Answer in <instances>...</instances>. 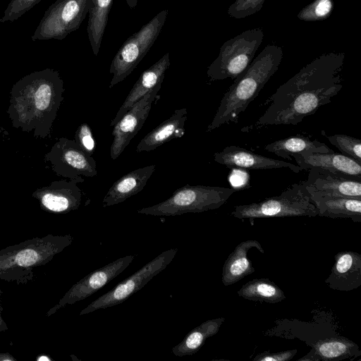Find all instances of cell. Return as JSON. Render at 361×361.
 I'll list each match as a JSON object with an SVG mask.
<instances>
[{"mask_svg":"<svg viewBox=\"0 0 361 361\" xmlns=\"http://www.w3.org/2000/svg\"><path fill=\"white\" fill-rule=\"evenodd\" d=\"M331 8V3L329 0H320L317 4L315 12L318 16L326 15Z\"/></svg>","mask_w":361,"mask_h":361,"instance_id":"cell-32","label":"cell"},{"mask_svg":"<svg viewBox=\"0 0 361 361\" xmlns=\"http://www.w3.org/2000/svg\"><path fill=\"white\" fill-rule=\"evenodd\" d=\"M186 120V109L175 110L168 119L154 128L140 141L136 147L137 152H150L174 138L181 137L185 134L184 126Z\"/></svg>","mask_w":361,"mask_h":361,"instance_id":"cell-21","label":"cell"},{"mask_svg":"<svg viewBox=\"0 0 361 361\" xmlns=\"http://www.w3.org/2000/svg\"><path fill=\"white\" fill-rule=\"evenodd\" d=\"M38 360H49V358L47 357L46 356L40 357L37 359Z\"/></svg>","mask_w":361,"mask_h":361,"instance_id":"cell-34","label":"cell"},{"mask_svg":"<svg viewBox=\"0 0 361 361\" xmlns=\"http://www.w3.org/2000/svg\"><path fill=\"white\" fill-rule=\"evenodd\" d=\"M133 259V255H127L91 272L71 288L63 303L72 304L94 294L123 272Z\"/></svg>","mask_w":361,"mask_h":361,"instance_id":"cell-12","label":"cell"},{"mask_svg":"<svg viewBox=\"0 0 361 361\" xmlns=\"http://www.w3.org/2000/svg\"><path fill=\"white\" fill-rule=\"evenodd\" d=\"M306 188L318 211V216L350 219L354 222H361V200L324 195L307 186Z\"/></svg>","mask_w":361,"mask_h":361,"instance_id":"cell-18","label":"cell"},{"mask_svg":"<svg viewBox=\"0 0 361 361\" xmlns=\"http://www.w3.org/2000/svg\"><path fill=\"white\" fill-rule=\"evenodd\" d=\"M298 350H288L279 353H269V351L258 354L253 361H288L291 360L297 353Z\"/></svg>","mask_w":361,"mask_h":361,"instance_id":"cell-30","label":"cell"},{"mask_svg":"<svg viewBox=\"0 0 361 361\" xmlns=\"http://www.w3.org/2000/svg\"><path fill=\"white\" fill-rule=\"evenodd\" d=\"M214 159L216 163L231 168L249 170L288 168L296 173L302 171L298 165L257 154L235 145L226 147L214 153Z\"/></svg>","mask_w":361,"mask_h":361,"instance_id":"cell-11","label":"cell"},{"mask_svg":"<svg viewBox=\"0 0 361 361\" xmlns=\"http://www.w3.org/2000/svg\"><path fill=\"white\" fill-rule=\"evenodd\" d=\"M307 171L304 181L307 188L324 195L361 200V181L319 167Z\"/></svg>","mask_w":361,"mask_h":361,"instance_id":"cell-13","label":"cell"},{"mask_svg":"<svg viewBox=\"0 0 361 361\" xmlns=\"http://www.w3.org/2000/svg\"><path fill=\"white\" fill-rule=\"evenodd\" d=\"M298 166L307 171L319 167L361 181V164L343 154L302 152L291 156Z\"/></svg>","mask_w":361,"mask_h":361,"instance_id":"cell-14","label":"cell"},{"mask_svg":"<svg viewBox=\"0 0 361 361\" xmlns=\"http://www.w3.org/2000/svg\"><path fill=\"white\" fill-rule=\"evenodd\" d=\"M251 249H257L262 254L264 253L259 241L247 240L239 243L228 255L222 270L221 281L224 286L235 283L255 271V269L247 258L248 252Z\"/></svg>","mask_w":361,"mask_h":361,"instance_id":"cell-20","label":"cell"},{"mask_svg":"<svg viewBox=\"0 0 361 361\" xmlns=\"http://www.w3.org/2000/svg\"><path fill=\"white\" fill-rule=\"evenodd\" d=\"M42 0H11L4 11V15L0 19V23L14 21L22 15L30 11L34 6Z\"/></svg>","mask_w":361,"mask_h":361,"instance_id":"cell-28","label":"cell"},{"mask_svg":"<svg viewBox=\"0 0 361 361\" xmlns=\"http://www.w3.org/2000/svg\"><path fill=\"white\" fill-rule=\"evenodd\" d=\"M46 159L57 175L70 180L82 176L93 178L97 174L94 159L73 140L60 138L46 155Z\"/></svg>","mask_w":361,"mask_h":361,"instance_id":"cell-9","label":"cell"},{"mask_svg":"<svg viewBox=\"0 0 361 361\" xmlns=\"http://www.w3.org/2000/svg\"><path fill=\"white\" fill-rule=\"evenodd\" d=\"M168 13V9L159 12L121 45L110 65L112 78L109 88L128 77L145 57L157 39Z\"/></svg>","mask_w":361,"mask_h":361,"instance_id":"cell-6","label":"cell"},{"mask_svg":"<svg viewBox=\"0 0 361 361\" xmlns=\"http://www.w3.org/2000/svg\"><path fill=\"white\" fill-rule=\"evenodd\" d=\"M264 149L278 157L292 160L291 156L302 152L332 153L334 150L317 140L302 135L290 136L278 140L265 146Z\"/></svg>","mask_w":361,"mask_h":361,"instance_id":"cell-23","label":"cell"},{"mask_svg":"<svg viewBox=\"0 0 361 361\" xmlns=\"http://www.w3.org/2000/svg\"><path fill=\"white\" fill-rule=\"evenodd\" d=\"M224 321V317H219L202 322L191 330L181 342L173 347L172 353L177 357L195 354L204 344L207 338L219 332Z\"/></svg>","mask_w":361,"mask_h":361,"instance_id":"cell-24","label":"cell"},{"mask_svg":"<svg viewBox=\"0 0 361 361\" xmlns=\"http://www.w3.org/2000/svg\"><path fill=\"white\" fill-rule=\"evenodd\" d=\"M336 70L335 67H312L300 72L281 85L271 96L264 113L254 124L242 130L301 123L338 94L342 85Z\"/></svg>","mask_w":361,"mask_h":361,"instance_id":"cell-1","label":"cell"},{"mask_svg":"<svg viewBox=\"0 0 361 361\" xmlns=\"http://www.w3.org/2000/svg\"><path fill=\"white\" fill-rule=\"evenodd\" d=\"M234 217L247 219L252 224L256 219L270 217L318 216L304 181L294 183L279 196L258 202L235 206L231 212Z\"/></svg>","mask_w":361,"mask_h":361,"instance_id":"cell-5","label":"cell"},{"mask_svg":"<svg viewBox=\"0 0 361 361\" xmlns=\"http://www.w3.org/2000/svg\"><path fill=\"white\" fill-rule=\"evenodd\" d=\"M356 343L343 337L331 338L317 341L309 353L307 360L338 361L360 355Z\"/></svg>","mask_w":361,"mask_h":361,"instance_id":"cell-22","label":"cell"},{"mask_svg":"<svg viewBox=\"0 0 361 361\" xmlns=\"http://www.w3.org/2000/svg\"><path fill=\"white\" fill-rule=\"evenodd\" d=\"M112 3L113 0H92L87 32L94 56L99 54Z\"/></svg>","mask_w":361,"mask_h":361,"instance_id":"cell-25","label":"cell"},{"mask_svg":"<svg viewBox=\"0 0 361 361\" xmlns=\"http://www.w3.org/2000/svg\"><path fill=\"white\" fill-rule=\"evenodd\" d=\"M75 141L90 155L94 152L95 142L92 130L87 123H82L75 132Z\"/></svg>","mask_w":361,"mask_h":361,"instance_id":"cell-29","label":"cell"},{"mask_svg":"<svg viewBox=\"0 0 361 361\" xmlns=\"http://www.w3.org/2000/svg\"><path fill=\"white\" fill-rule=\"evenodd\" d=\"M275 70L272 63L257 64L238 78L223 96L207 132L238 122L240 114L259 95Z\"/></svg>","mask_w":361,"mask_h":361,"instance_id":"cell-3","label":"cell"},{"mask_svg":"<svg viewBox=\"0 0 361 361\" xmlns=\"http://www.w3.org/2000/svg\"><path fill=\"white\" fill-rule=\"evenodd\" d=\"M325 283L333 290L350 291L361 286V255L353 251L338 252Z\"/></svg>","mask_w":361,"mask_h":361,"instance_id":"cell-16","label":"cell"},{"mask_svg":"<svg viewBox=\"0 0 361 361\" xmlns=\"http://www.w3.org/2000/svg\"><path fill=\"white\" fill-rule=\"evenodd\" d=\"M170 66L169 54H165L160 59L142 73L133 86L115 117L110 123L114 126L123 115L145 94L157 85L162 84L165 73Z\"/></svg>","mask_w":361,"mask_h":361,"instance_id":"cell-17","label":"cell"},{"mask_svg":"<svg viewBox=\"0 0 361 361\" xmlns=\"http://www.w3.org/2000/svg\"><path fill=\"white\" fill-rule=\"evenodd\" d=\"M322 134L331 145L339 149L341 154L361 164V141L360 139L343 134L326 135L324 131Z\"/></svg>","mask_w":361,"mask_h":361,"instance_id":"cell-27","label":"cell"},{"mask_svg":"<svg viewBox=\"0 0 361 361\" xmlns=\"http://www.w3.org/2000/svg\"><path fill=\"white\" fill-rule=\"evenodd\" d=\"M83 178L53 182L48 187L38 190L35 194L40 198L42 205L54 212H66L77 209L82 200V191L78 183Z\"/></svg>","mask_w":361,"mask_h":361,"instance_id":"cell-15","label":"cell"},{"mask_svg":"<svg viewBox=\"0 0 361 361\" xmlns=\"http://www.w3.org/2000/svg\"><path fill=\"white\" fill-rule=\"evenodd\" d=\"M238 296L251 301L277 303L284 299L283 291L268 279H255L245 283L238 291Z\"/></svg>","mask_w":361,"mask_h":361,"instance_id":"cell-26","label":"cell"},{"mask_svg":"<svg viewBox=\"0 0 361 361\" xmlns=\"http://www.w3.org/2000/svg\"><path fill=\"white\" fill-rule=\"evenodd\" d=\"M92 0H56L45 11L32 39H63L78 30L89 13Z\"/></svg>","mask_w":361,"mask_h":361,"instance_id":"cell-7","label":"cell"},{"mask_svg":"<svg viewBox=\"0 0 361 361\" xmlns=\"http://www.w3.org/2000/svg\"><path fill=\"white\" fill-rule=\"evenodd\" d=\"M63 92V82L59 72L53 69L36 71L21 78L11 90L7 111L13 126L46 137L56 117Z\"/></svg>","mask_w":361,"mask_h":361,"instance_id":"cell-2","label":"cell"},{"mask_svg":"<svg viewBox=\"0 0 361 361\" xmlns=\"http://www.w3.org/2000/svg\"><path fill=\"white\" fill-rule=\"evenodd\" d=\"M130 8L133 9L136 7L138 0H126Z\"/></svg>","mask_w":361,"mask_h":361,"instance_id":"cell-33","label":"cell"},{"mask_svg":"<svg viewBox=\"0 0 361 361\" xmlns=\"http://www.w3.org/2000/svg\"><path fill=\"white\" fill-rule=\"evenodd\" d=\"M39 260V253L34 249L21 250L16 257V262L23 267L36 264Z\"/></svg>","mask_w":361,"mask_h":361,"instance_id":"cell-31","label":"cell"},{"mask_svg":"<svg viewBox=\"0 0 361 361\" xmlns=\"http://www.w3.org/2000/svg\"><path fill=\"white\" fill-rule=\"evenodd\" d=\"M161 87V84L145 94L116 123L111 133L114 140L110 147V157L112 160L116 159L122 154L141 129Z\"/></svg>","mask_w":361,"mask_h":361,"instance_id":"cell-10","label":"cell"},{"mask_svg":"<svg viewBox=\"0 0 361 361\" xmlns=\"http://www.w3.org/2000/svg\"><path fill=\"white\" fill-rule=\"evenodd\" d=\"M177 252L176 248H171L160 253L133 275L93 300L80 314H88L122 303L163 271L171 262Z\"/></svg>","mask_w":361,"mask_h":361,"instance_id":"cell-8","label":"cell"},{"mask_svg":"<svg viewBox=\"0 0 361 361\" xmlns=\"http://www.w3.org/2000/svg\"><path fill=\"white\" fill-rule=\"evenodd\" d=\"M237 190L233 188L186 184L176 190L166 200L143 207L137 212L157 216H170L216 209Z\"/></svg>","mask_w":361,"mask_h":361,"instance_id":"cell-4","label":"cell"},{"mask_svg":"<svg viewBox=\"0 0 361 361\" xmlns=\"http://www.w3.org/2000/svg\"><path fill=\"white\" fill-rule=\"evenodd\" d=\"M156 169L155 165L139 168L114 183L102 200L103 207L121 203L142 190Z\"/></svg>","mask_w":361,"mask_h":361,"instance_id":"cell-19","label":"cell"}]
</instances>
